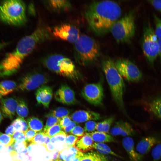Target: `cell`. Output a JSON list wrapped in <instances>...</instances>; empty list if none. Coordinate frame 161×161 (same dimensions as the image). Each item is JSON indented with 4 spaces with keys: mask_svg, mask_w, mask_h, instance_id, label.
Wrapping results in <instances>:
<instances>
[{
    "mask_svg": "<svg viewBox=\"0 0 161 161\" xmlns=\"http://www.w3.org/2000/svg\"><path fill=\"white\" fill-rule=\"evenodd\" d=\"M121 13V7L117 3L104 0L90 3L84 15L90 30L97 35L102 36L110 32Z\"/></svg>",
    "mask_w": 161,
    "mask_h": 161,
    "instance_id": "obj_1",
    "label": "cell"
},
{
    "mask_svg": "<svg viewBox=\"0 0 161 161\" xmlns=\"http://www.w3.org/2000/svg\"><path fill=\"white\" fill-rule=\"evenodd\" d=\"M101 64L113 99L119 109L126 114L123 100L125 87L123 78L117 71L114 63L110 59L103 60Z\"/></svg>",
    "mask_w": 161,
    "mask_h": 161,
    "instance_id": "obj_2",
    "label": "cell"
},
{
    "mask_svg": "<svg viewBox=\"0 0 161 161\" xmlns=\"http://www.w3.org/2000/svg\"><path fill=\"white\" fill-rule=\"evenodd\" d=\"M74 49L75 60L83 66L94 63L101 54L98 44L94 39L84 34L80 35L74 43Z\"/></svg>",
    "mask_w": 161,
    "mask_h": 161,
    "instance_id": "obj_3",
    "label": "cell"
},
{
    "mask_svg": "<svg viewBox=\"0 0 161 161\" xmlns=\"http://www.w3.org/2000/svg\"><path fill=\"white\" fill-rule=\"evenodd\" d=\"M0 20L14 26L24 25L27 21L24 3L20 0L3 1L0 4Z\"/></svg>",
    "mask_w": 161,
    "mask_h": 161,
    "instance_id": "obj_4",
    "label": "cell"
},
{
    "mask_svg": "<svg viewBox=\"0 0 161 161\" xmlns=\"http://www.w3.org/2000/svg\"><path fill=\"white\" fill-rule=\"evenodd\" d=\"M44 62L48 69L61 76L72 80L77 78L78 73L75 65L69 58L54 54L47 57Z\"/></svg>",
    "mask_w": 161,
    "mask_h": 161,
    "instance_id": "obj_5",
    "label": "cell"
},
{
    "mask_svg": "<svg viewBox=\"0 0 161 161\" xmlns=\"http://www.w3.org/2000/svg\"><path fill=\"white\" fill-rule=\"evenodd\" d=\"M135 29L134 16L129 12L114 24L110 32L117 42L126 43L130 42L134 36Z\"/></svg>",
    "mask_w": 161,
    "mask_h": 161,
    "instance_id": "obj_6",
    "label": "cell"
},
{
    "mask_svg": "<svg viewBox=\"0 0 161 161\" xmlns=\"http://www.w3.org/2000/svg\"><path fill=\"white\" fill-rule=\"evenodd\" d=\"M142 48L144 55L149 63L153 64L158 56V38L151 25L146 26L143 30Z\"/></svg>",
    "mask_w": 161,
    "mask_h": 161,
    "instance_id": "obj_7",
    "label": "cell"
},
{
    "mask_svg": "<svg viewBox=\"0 0 161 161\" xmlns=\"http://www.w3.org/2000/svg\"><path fill=\"white\" fill-rule=\"evenodd\" d=\"M116 67L121 76L131 82H138L142 79L143 75L137 66L130 61L121 58L114 62Z\"/></svg>",
    "mask_w": 161,
    "mask_h": 161,
    "instance_id": "obj_8",
    "label": "cell"
},
{
    "mask_svg": "<svg viewBox=\"0 0 161 161\" xmlns=\"http://www.w3.org/2000/svg\"><path fill=\"white\" fill-rule=\"evenodd\" d=\"M48 81L47 75L40 72L28 73L21 78L17 89L22 91H29L44 85Z\"/></svg>",
    "mask_w": 161,
    "mask_h": 161,
    "instance_id": "obj_9",
    "label": "cell"
},
{
    "mask_svg": "<svg viewBox=\"0 0 161 161\" xmlns=\"http://www.w3.org/2000/svg\"><path fill=\"white\" fill-rule=\"evenodd\" d=\"M83 97L88 102L95 106L102 104L103 97L102 83L99 82L86 84L81 91Z\"/></svg>",
    "mask_w": 161,
    "mask_h": 161,
    "instance_id": "obj_10",
    "label": "cell"
},
{
    "mask_svg": "<svg viewBox=\"0 0 161 161\" xmlns=\"http://www.w3.org/2000/svg\"><path fill=\"white\" fill-rule=\"evenodd\" d=\"M52 34L56 37L74 43L80 35L79 29L75 26L70 24H63L55 27Z\"/></svg>",
    "mask_w": 161,
    "mask_h": 161,
    "instance_id": "obj_11",
    "label": "cell"
},
{
    "mask_svg": "<svg viewBox=\"0 0 161 161\" xmlns=\"http://www.w3.org/2000/svg\"><path fill=\"white\" fill-rule=\"evenodd\" d=\"M54 97L57 101L67 105L75 104L77 102L74 91L66 84L61 86L55 93Z\"/></svg>",
    "mask_w": 161,
    "mask_h": 161,
    "instance_id": "obj_12",
    "label": "cell"
},
{
    "mask_svg": "<svg viewBox=\"0 0 161 161\" xmlns=\"http://www.w3.org/2000/svg\"><path fill=\"white\" fill-rule=\"evenodd\" d=\"M18 100L13 97L2 98L0 101L1 111L4 117L12 119L16 112Z\"/></svg>",
    "mask_w": 161,
    "mask_h": 161,
    "instance_id": "obj_13",
    "label": "cell"
},
{
    "mask_svg": "<svg viewBox=\"0 0 161 161\" xmlns=\"http://www.w3.org/2000/svg\"><path fill=\"white\" fill-rule=\"evenodd\" d=\"M35 95L38 103L48 108L53 96L52 88L45 85H42L38 88Z\"/></svg>",
    "mask_w": 161,
    "mask_h": 161,
    "instance_id": "obj_14",
    "label": "cell"
},
{
    "mask_svg": "<svg viewBox=\"0 0 161 161\" xmlns=\"http://www.w3.org/2000/svg\"><path fill=\"white\" fill-rule=\"evenodd\" d=\"M71 118L73 121L78 123L98 120L102 117L99 114L92 111L79 110L73 113Z\"/></svg>",
    "mask_w": 161,
    "mask_h": 161,
    "instance_id": "obj_15",
    "label": "cell"
},
{
    "mask_svg": "<svg viewBox=\"0 0 161 161\" xmlns=\"http://www.w3.org/2000/svg\"><path fill=\"white\" fill-rule=\"evenodd\" d=\"M123 145L127 152L131 161H141L143 156L140 154L135 150L134 141L131 137H126L122 141Z\"/></svg>",
    "mask_w": 161,
    "mask_h": 161,
    "instance_id": "obj_16",
    "label": "cell"
},
{
    "mask_svg": "<svg viewBox=\"0 0 161 161\" xmlns=\"http://www.w3.org/2000/svg\"><path fill=\"white\" fill-rule=\"evenodd\" d=\"M157 138L153 136H148L142 138L136 146L137 152L143 156L150 151L151 148L157 142Z\"/></svg>",
    "mask_w": 161,
    "mask_h": 161,
    "instance_id": "obj_17",
    "label": "cell"
},
{
    "mask_svg": "<svg viewBox=\"0 0 161 161\" xmlns=\"http://www.w3.org/2000/svg\"><path fill=\"white\" fill-rule=\"evenodd\" d=\"M93 141L89 135L86 134L79 138L75 144L76 147L82 152H86L93 148Z\"/></svg>",
    "mask_w": 161,
    "mask_h": 161,
    "instance_id": "obj_18",
    "label": "cell"
},
{
    "mask_svg": "<svg viewBox=\"0 0 161 161\" xmlns=\"http://www.w3.org/2000/svg\"><path fill=\"white\" fill-rule=\"evenodd\" d=\"M46 3L50 9L56 11H67L72 8L70 2L66 0H48Z\"/></svg>",
    "mask_w": 161,
    "mask_h": 161,
    "instance_id": "obj_19",
    "label": "cell"
},
{
    "mask_svg": "<svg viewBox=\"0 0 161 161\" xmlns=\"http://www.w3.org/2000/svg\"><path fill=\"white\" fill-rule=\"evenodd\" d=\"M85 134L89 135L93 140L96 143L111 142L115 141L112 136L105 132L95 131L86 133Z\"/></svg>",
    "mask_w": 161,
    "mask_h": 161,
    "instance_id": "obj_20",
    "label": "cell"
},
{
    "mask_svg": "<svg viewBox=\"0 0 161 161\" xmlns=\"http://www.w3.org/2000/svg\"><path fill=\"white\" fill-rule=\"evenodd\" d=\"M17 87L16 82L13 80H5L0 82V92L2 96L12 92Z\"/></svg>",
    "mask_w": 161,
    "mask_h": 161,
    "instance_id": "obj_21",
    "label": "cell"
},
{
    "mask_svg": "<svg viewBox=\"0 0 161 161\" xmlns=\"http://www.w3.org/2000/svg\"><path fill=\"white\" fill-rule=\"evenodd\" d=\"M80 161H108L102 154L96 151L83 153Z\"/></svg>",
    "mask_w": 161,
    "mask_h": 161,
    "instance_id": "obj_22",
    "label": "cell"
},
{
    "mask_svg": "<svg viewBox=\"0 0 161 161\" xmlns=\"http://www.w3.org/2000/svg\"><path fill=\"white\" fill-rule=\"evenodd\" d=\"M150 111L161 120V96L152 100L149 104Z\"/></svg>",
    "mask_w": 161,
    "mask_h": 161,
    "instance_id": "obj_23",
    "label": "cell"
},
{
    "mask_svg": "<svg viewBox=\"0 0 161 161\" xmlns=\"http://www.w3.org/2000/svg\"><path fill=\"white\" fill-rule=\"evenodd\" d=\"M29 129L37 132H42L43 128L42 121L37 117H32L27 120Z\"/></svg>",
    "mask_w": 161,
    "mask_h": 161,
    "instance_id": "obj_24",
    "label": "cell"
},
{
    "mask_svg": "<svg viewBox=\"0 0 161 161\" xmlns=\"http://www.w3.org/2000/svg\"><path fill=\"white\" fill-rule=\"evenodd\" d=\"M114 119V117L112 116L97 123L96 126V130L98 131L108 133Z\"/></svg>",
    "mask_w": 161,
    "mask_h": 161,
    "instance_id": "obj_25",
    "label": "cell"
},
{
    "mask_svg": "<svg viewBox=\"0 0 161 161\" xmlns=\"http://www.w3.org/2000/svg\"><path fill=\"white\" fill-rule=\"evenodd\" d=\"M11 124L16 131H21L25 133L29 129L27 122L22 118H17L13 121Z\"/></svg>",
    "mask_w": 161,
    "mask_h": 161,
    "instance_id": "obj_26",
    "label": "cell"
},
{
    "mask_svg": "<svg viewBox=\"0 0 161 161\" xmlns=\"http://www.w3.org/2000/svg\"><path fill=\"white\" fill-rule=\"evenodd\" d=\"M50 138L43 131L37 132L31 142V144H38L43 145L50 142Z\"/></svg>",
    "mask_w": 161,
    "mask_h": 161,
    "instance_id": "obj_27",
    "label": "cell"
},
{
    "mask_svg": "<svg viewBox=\"0 0 161 161\" xmlns=\"http://www.w3.org/2000/svg\"><path fill=\"white\" fill-rule=\"evenodd\" d=\"M93 148L101 154H111L117 157H120V156L112 151L107 145L104 143H94Z\"/></svg>",
    "mask_w": 161,
    "mask_h": 161,
    "instance_id": "obj_28",
    "label": "cell"
},
{
    "mask_svg": "<svg viewBox=\"0 0 161 161\" xmlns=\"http://www.w3.org/2000/svg\"><path fill=\"white\" fill-rule=\"evenodd\" d=\"M28 112V109L25 101L22 100H18L16 109V113L18 116L22 118L26 117Z\"/></svg>",
    "mask_w": 161,
    "mask_h": 161,
    "instance_id": "obj_29",
    "label": "cell"
},
{
    "mask_svg": "<svg viewBox=\"0 0 161 161\" xmlns=\"http://www.w3.org/2000/svg\"><path fill=\"white\" fill-rule=\"evenodd\" d=\"M126 122L122 120H120L116 122L113 127L110 131V132L111 135L117 136L120 135L123 130Z\"/></svg>",
    "mask_w": 161,
    "mask_h": 161,
    "instance_id": "obj_30",
    "label": "cell"
},
{
    "mask_svg": "<svg viewBox=\"0 0 161 161\" xmlns=\"http://www.w3.org/2000/svg\"><path fill=\"white\" fill-rule=\"evenodd\" d=\"M67 134L64 131H61L60 133L50 138V142L53 144L60 143L64 145L65 143V140Z\"/></svg>",
    "mask_w": 161,
    "mask_h": 161,
    "instance_id": "obj_31",
    "label": "cell"
},
{
    "mask_svg": "<svg viewBox=\"0 0 161 161\" xmlns=\"http://www.w3.org/2000/svg\"><path fill=\"white\" fill-rule=\"evenodd\" d=\"M47 117V120L43 131L44 133H45L49 128L56 124L58 123L60 120V119L50 113L48 114Z\"/></svg>",
    "mask_w": 161,
    "mask_h": 161,
    "instance_id": "obj_32",
    "label": "cell"
},
{
    "mask_svg": "<svg viewBox=\"0 0 161 161\" xmlns=\"http://www.w3.org/2000/svg\"><path fill=\"white\" fill-rule=\"evenodd\" d=\"M69 113V111L67 109L64 107H59L52 111L49 113L60 119L68 116Z\"/></svg>",
    "mask_w": 161,
    "mask_h": 161,
    "instance_id": "obj_33",
    "label": "cell"
},
{
    "mask_svg": "<svg viewBox=\"0 0 161 161\" xmlns=\"http://www.w3.org/2000/svg\"><path fill=\"white\" fill-rule=\"evenodd\" d=\"M15 141L12 136L0 131V143L6 148L13 144Z\"/></svg>",
    "mask_w": 161,
    "mask_h": 161,
    "instance_id": "obj_34",
    "label": "cell"
},
{
    "mask_svg": "<svg viewBox=\"0 0 161 161\" xmlns=\"http://www.w3.org/2000/svg\"><path fill=\"white\" fill-rule=\"evenodd\" d=\"M151 154L153 161L161 160V142L158 143L153 147Z\"/></svg>",
    "mask_w": 161,
    "mask_h": 161,
    "instance_id": "obj_35",
    "label": "cell"
},
{
    "mask_svg": "<svg viewBox=\"0 0 161 161\" xmlns=\"http://www.w3.org/2000/svg\"><path fill=\"white\" fill-rule=\"evenodd\" d=\"M62 130L58 123L49 128L44 133L51 138L60 133L62 131Z\"/></svg>",
    "mask_w": 161,
    "mask_h": 161,
    "instance_id": "obj_36",
    "label": "cell"
},
{
    "mask_svg": "<svg viewBox=\"0 0 161 161\" xmlns=\"http://www.w3.org/2000/svg\"><path fill=\"white\" fill-rule=\"evenodd\" d=\"M79 138L73 135H67L65 140L64 149L68 148L73 146H75V143Z\"/></svg>",
    "mask_w": 161,
    "mask_h": 161,
    "instance_id": "obj_37",
    "label": "cell"
},
{
    "mask_svg": "<svg viewBox=\"0 0 161 161\" xmlns=\"http://www.w3.org/2000/svg\"><path fill=\"white\" fill-rule=\"evenodd\" d=\"M28 143L26 141L24 142H15L13 144L14 147L17 153L20 154L26 149Z\"/></svg>",
    "mask_w": 161,
    "mask_h": 161,
    "instance_id": "obj_38",
    "label": "cell"
},
{
    "mask_svg": "<svg viewBox=\"0 0 161 161\" xmlns=\"http://www.w3.org/2000/svg\"><path fill=\"white\" fill-rule=\"evenodd\" d=\"M154 18L155 25V34L158 39H161V19L156 15H154Z\"/></svg>",
    "mask_w": 161,
    "mask_h": 161,
    "instance_id": "obj_39",
    "label": "cell"
},
{
    "mask_svg": "<svg viewBox=\"0 0 161 161\" xmlns=\"http://www.w3.org/2000/svg\"><path fill=\"white\" fill-rule=\"evenodd\" d=\"M135 133V131L131 124L126 122L123 130L120 135L124 137L132 136L134 135Z\"/></svg>",
    "mask_w": 161,
    "mask_h": 161,
    "instance_id": "obj_40",
    "label": "cell"
},
{
    "mask_svg": "<svg viewBox=\"0 0 161 161\" xmlns=\"http://www.w3.org/2000/svg\"><path fill=\"white\" fill-rule=\"evenodd\" d=\"M97 123L94 120H89L87 121L85 123L84 130L86 133L93 132L96 130Z\"/></svg>",
    "mask_w": 161,
    "mask_h": 161,
    "instance_id": "obj_41",
    "label": "cell"
},
{
    "mask_svg": "<svg viewBox=\"0 0 161 161\" xmlns=\"http://www.w3.org/2000/svg\"><path fill=\"white\" fill-rule=\"evenodd\" d=\"M15 142H24L26 141V138L24 133L19 131H15L12 136Z\"/></svg>",
    "mask_w": 161,
    "mask_h": 161,
    "instance_id": "obj_42",
    "label": "cell"
},
{
    "mask_svg": "<svg viewBox=\"0 0 161 161\" xmlns=\"http://www.w3.org/2000/svg\"><path fill=\"white\" fill-rule=\"evenodd\" d=\"M85 131L83 128L79 126H76L71 131V134L80 137L85 134Z\"/></svg>",
    "mask_w": 161,
    "mask_h": 161,
    "instance_id": "obj_43",
    "label": "cell"
},
{
    "mask_svg": "<svg viewBox=\"0 0 161 161\" xmlns=\"http://www.w3.org/2000/svg\"><path fill=\"white\" fill-rule=\"evenodd\" d=\"M71 119V117L68 116L60 119L59 124L62 129L71 123L72 122Z\"/></svg>",
    "mask_w": 161,
    "mask_h": 161,
    "instance_id": "obj_44",
    "label": "cell"
},
{
    "mask_svg": "<svg viewBox=\"0 0 161 161\" xmlns=\"http://www.w3.org/2000/svg\"><path fill=\"white\" fill-rule=\"evenodd\" d=\"M29 129L25 133L26 141L31 144V142L37 133L35 131Z\"/></svg>",
    "mask_w": 161,
    "mask_h": 161,
    "instance_id": "obj_45",
    "label": "cell"
},
{
    "mask_svg": "<svg viewBox=\"0 0 161 161\" xmlns=\"http://www.w3.org/2000/svg\"><path fill=\"white\" fill-rule=\"evenodd\" d=\"M148 1L155 9L161 12V0H149Z\"/></svg>",
    "mask_w": 161,
    "mask_h": 161,
    "instance_id": "obj_46",
    "label": "cell"
},
{
    "mask_svg": "<svg viewBox=\"0 0 161 161\" xmlns=\"http://www.w3.org/2000/svg\"><path fill=\"white\" fill-rule=\"evenodd\" d=\"M13 144L7 147L6 149V151L9 153L12 157H15L18 154L14 148Z\"/></svg>",
    "mask_w": 161,
    "mask_h": 161,
    "instance_id": "obj_47",
    "label": "cell"
},
{
    "mask_svg": "<svg viewBox=\"0 0 161 161\" xmlns=\"http://www.w3.org/2000/svg\"><path fill=\"white\" fill-rule=\"evenodd\" d=\"M76 123L72 121L71 123L69 126L64 128L63 130L66 133L70 132L73 128L76 126Z\"/></svg>",
    "mask_w": 161,
    "mask_h": 161,
    "instance_id": "obj_48",
    "label": "cell"
},
{
    "mask_svg": "<svg viewBox=\"0 0 161 161\" xmlns=\"http://www.w3.org/2000/svg\"><path fill=\"white\" fill-rule=\"evenodd\" d=\"M15 131L14 127L11 124L7 128L5 133L6 134L12 136Z\"/></svg>",
    "mask_w": 161,
    "mask_h": 161,
    "instance_id": "obj_49",
    "label": "cell"
},
{
    "mask_svg": "<svg viewBox=\"0 0 161 161\" xmlns=\"http://www.w3.org/2000/svg\"><path fill=\"white\" fill-rule=\"evenodd\" d=\"M44 146L45 147L46 150L49 152H51L56 150L53 144L50 142L44 145Z\"/></svg>",
    "mask_w": 161,
    "mask_h": 161,
    "instance_id": "obj_50",
    "label": "cell"
},
{
    "mask_svg": "<svg viewBox=\"0 0 161 161\" xmlns=\"http://www.w3.org/2000/svg\"><path fill=\"white\" fill-rule=\"evenodd\" d=\"M158 43L159 45L158 56L161 61V39H158Z\"/></svg>",
    "mask_w": 161,
    "mask_h": 161,
    "instance_id": "obj_51",
    "label": "cell"
},
{
    "mask_svg": "<svg viewBox=\"0 0 161 161\" xmlns=\"http://www.w3.org/2000/svg\"><path fill=\"white\" fill-rule=\"evenodd\" d=\"M6 147L0 143V153L6 150Z\"/></svg>",
    "mask_w": 161,
    "mask_h": 161,
    "instance_id": "obj_52",
    "label": "cell"
},
{
    "mask_svg": "<svg viewBox=\"0 0 161 161\" xmlns=\"http://www.w3.org/2000/svg\"><path fill=\"white\" fill-rule=\"evenodd\" d=\"M83 154L81 155L76 156L72 161H80Z\"/></svg>",
    "mask_w": 161,
    "mask_h": 161,
    "instance_id": "obj_53",
    "label": "cell"
},
{
    "mask_svg": "<svg viewBox=\"0 0 161 161\" xmlns=\"http://www.w3.org/2000/svg\"><path fill=\"white\" fill-rule=\"evenodd\" d=\"M7 44L4 43H0V50Z\"/></svg>",
    "mask_w": 161,
    "mask_h": 161,
    "instance_id": "obj_54",
    "label": "cell"
},
{
    "mask_svg": "<svg viewBox=\"0 0 161 161\" xmlns=\"http://www.w3.org/2000/svg\"><path fill=\"white\" fill-rule=\"evenodd\" d=\"M3 119V115L1 112V111L0 110V124Z\"/></svg>",
    "mask_w": 161,
    "mask_h": 161,
    "instance_id": "obj_55",
    "label": "cell"
},
{
    "mask_svg": "<svg viewBox=\"0 0 161 161\" xmlns=\"http://www.w3.org/2000/svg\"><path fill=\"white\" fill-rule=\"evenodd\" d=\"M49 161H63L59 159L58 158V159H57L56 160H51Z\"/></svg>",
    "mask_w": 161,
    "mask_h": 161,
    "instance_id": "obj_56",
    "label": "cell"
},
{
    "mask_svg": "<svg viewBox=\"0 0 161 161\" xmlns=\"http://www.w3.org/2000/svg\"><path fill=\"white\" fill-rule=\"evenodd\" d=\"M2 96V95H1V93L0 92V100H1V99H2L1 97Z\"/></svg>",
    "mask_w": 161,
    "mask_h": 161,
    "instance_id": "obj_57",
    "label": "cell"
}]
</instances>
